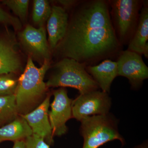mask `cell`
I'll return each mask as SVG.
<instances>
[{"label": "cell", "mask_w": 148, "mask_h": 148, "mask_svg": "<svg viewBox=\"0 0 148 148\" xmlns=\"http://www.w3.org/2000/svg\"><path fill=\"white\" fill-rule=\"evenodd\" d=\"M133 148H148V141H145L141 145L136 146Z\"/></svg>", "instance_id": "obj_24"}, {"label": "cell", "mask_w": 148, "mask_h": 148, "mask_svg": "<svg viewBox=\"0 0 148 148\" xmlns=\"http://www.w3.org/2000/svg\"><path fill=\"white\" fill-rule=\"evenodd\" d=\"M116 62L118 76L127 78L132 90L140 89L148 78V68L143 56L127 49L123 50L118 56Z\"/></svg>", "instance_id": "obj_7"}, {"label": "cell", "mask_w": 148, "mask_h": 148, "mask_svg": "<svg viewBox=\"0 0 148 148\" xmlns=\"http://www.w3.org/2000/svg\"><path fill=\"white\" fill-rule=\"evenodd\" d=\"M148 1L144 0L140 11L138 27L133 38L127 45V50L148 58Z\"/></svg>", "instance_id": "obj_14"}, {"label": "cell", "mask_w": 148, "mask_h": 148, "mask_svg": "<svg viewBox=\"0 0 148 148\" xmlns=\"http://www.w3.org/2000/svg\"><path fill=\"white\" fill-rule=\"evenodd\" d=\"M51 12V7L46 0H34L33 1L32 19L34 23L40 27L47 21Z\"/></svg>", "instance_id": "obj_17"}, {"label": "cell", "mask_w": 148, "mask_h": 148, "mask_svg": "<svg viewBox=\"0 0 148 148\" xmlns=\"http://www.w3.org/2000/svg\"><path fill=\"white\" fill-rule=\"evenodd\" d=\"M50 95H48L37 108L20 115L27 122L33 134L42 138L48 145L53 143L52 130L49 118Z\"/></svg>", "instance_id": "obj_10"}, {"label": "cell", "mask_w": 148, "mask_h": 148, "mask_svg": "<svg viewBox=\"0 0 148 148\" xmlns=\"http://www.w3.org/2000/svg\"><path fill=\"white\" fill-rule=\"evenodd\" d=\"M18 79L12 74L0 76V96L15 95Z\"/></svg>", "instance_id": "obj_19"}, {"label": "cell", "mask_w": 148, "mask_h": 148, "mask_svg": "<svg viewBox=\"0 0 148 148\" xmlns=\"http://www.w3.org/2000/svg\"><path fill=\"white\" fill-rule=\"evenodd\" d=\"M18 115L15 95L0 96V127L13 121Z\"/></svg>", "instance_id": "obj_16"}, {"label": "cell", "mask_w": 148, "mask_h": 148, "mask_svg": "<svg viewBox=\"0 0 148 148\" xmlns=\"http://www.w3.org/2000/svg\"><path fill=\"white\" fill-rule=\"evenodd\" d=\"M0 23L9 24L16 30L21 29V21L18 18L10 15L0 8Z\"/></svg>", "instance_id": "obj_20"}, {"label": "cell", "mask_w": 148, "mask_h": 148, "mask_svg": "<svg viewBox=\"0 0 148 148\" xmlns=\"http://www.w3.org/2000/svg\"><path fill=\"white\" fill-rule=\"evenodd\" d=\"M112 25L119 43L127 46L138 27L144 0H108Z\"/></svg>", "instance_id": "obj_4"}, {"label": "cell", "mask_w": 148, "mask_h": 148, "mask_svg": "<svg viewBox=\"0 0 148 148\" xmlns=\"http://www.w3.org/2000/svg\"><path fill=\"white\" fill-rule=\"evenodd\" d=\"M69 14L65 9L59 5L51 7V12L47 20V29L49 47L54 50L66 34Z\"/></svg>", "instance_id": "obj_12"}, {"label": "cell", "mask_w": 148, "mask_h": 148, "mask_svg": "<svg viewBox=\"0 0 148 148\" xmlns=\"http://www.w3.org/2000/svg\"><path fill=\"white\" fill-rule=\"evenodd\" d=\"M81 135L84 139L83 148H98L106 143L119 140L122 145L124 138L120 134L117 120L109 113L87 116L80 121Z\"/></svg>", "instance_id": "obj_5"}, {"label": "cell", "mask_w": 148, "mask_h": 148, "mask_svg": "<svg viewBox=\"0 0 148 148\" xmlns=\"http://www.w3.org/2000/svg\"><path fill=\"white\" fill-rule=\"evenodd\" d=\"M78 1L73 0H59L56 1V2L58 3L59 5L65 9L66 10L68 9H71L75 5Z\"/></svg>", "instance_id": "obj_22"}, {"label": "cell", "mask_w": 148, "mask_h": 148, "mask_svg": "<svg viewBox=\"0 0 148 148\" xmlns=\"http://www.w3.org/2000/svg\"><path fill=\"white\" fill-rule=\"evenodd\" d=\"M111 105L107 92L98 90L80 94L72 102V117L81 121L87 116L107 114Z\"/></svg>", "instance_id": "obj_6"}, {"label": "cell", "mask_w": 148, "mask_h": 148, "mask_svg": "<svg viewBox=\"0 0 148 148\" xmlns=\"http://www.w3.org/2000/svg\"><path fill=\"white\" fill-rule=\"evenodd\" d=\"M24 141L26 148H50L45 140L34 134L28 137Z\"/></svg>", "instance_id": "obj_21"}, {"label": "cell", "mask_w": 148, "mask_h": 148, "mask_svg": "<svg viewBox=\"0 0 148 148\" xmlns=\"http://www.w3.org/2000/svg\"><path fill=\"white\" fill-rule=\"evenodd\" d=\"M2 2L22 21L27 18L29 1L28 0H4Z\"/></svg>", "instance_id": "obj_18"}, {"label": "cell", "mask_w": 148, "mask_h": 148, "mask_svg": "<svg viewBox=\"0 0 148 148\" xmlns=\"http://www.w3.org/2000/svg\"><path fill=\"white\" fill-rule=\"evenodd\" d=\"M19 38L24 49L30 56L44 60H49L50 47L47 40L44 27L36 28L27 25L19 34Z\"/></svg>", "instance_id": "obj_9"}, {"label": "cell", "mask_w": 148, "mask_h": 148, "mask_svg": "<svg viewBox=\"0 0 148 148\" xmlns=\"http://www.w3.org/2000/svg\"><path fill=\"white\" fill-rule=\"evenodd\" d=\"M32 134V129L27 122L19 115L11 122L0 127V143L25 140Z\"/></svg>", "instance_id": "obj_15"}, {"label": "cell", "mask_w": 148, "mask_h": 148, "mask_svg": "<svg viewBox=\"0 0 148 148\" xmlns=\"http://www.w3.org/2000/svg\"><path fill=\"white\" fill-rule=\"evenodd\" d=\"M71 9L66 34L53 50L56 57L86 66L116 58L123 47L112 25L108 0L78 1Z\"/></svg>", "instance_id": "obj_1"}, {"label": "cell", "mask_w": 148, "mask_h": 148, "mask_svg": "<svg viewBox=\"0 0 148 148\" xmlns=\"http://www.w3.org/2000/svg\"><path fill=\"white\" fill-rule=\"evenodd\" d=\"M12 148H26L25 141L22 140L14 142Z\"/></svg>", "instance_id": "obj_23"}, {"label": "cell", "mask_w": 148, "mask_h": 148, "mask_svg": "<svg viewBox=\"0 0 148 148\" xmlns=\"http://www.w3.org/2000/svg\"><path fill=\"white\" fill-rule=\"evenodd\" d=\"M53 95L54 99L50 105L49 118L53 136H61L68 130L66 123L72 117L73 100L69 98L65 88L54 90Z\"/></svg>", "instance_id": "obj_8"}, {"label": "cell", "mask_w": 148, "mask_h": 148, "mask_svg": "<svg viewBox=\"0 0 148 148\" xmlns=\"http://www.w3.org/2000/svg\"><path fill=\"white\" fill-rule=\"evenodd\" d=\"M86 69L102 91L109 93L112 83L118 76L116 61L106 59L98 65L86 66Z\"/></svg>", "instance_id": "obj_13"}, {"label": "cell", "mask_w": 148, "mask_h": 148, "mask_svg": "<svg viewBox=\"0 0 148 148\" xmlns=\"http://www.w3.org/2000/svg\"><path fill=\"white\" fill-rule=\"evenodd\" d=\"M86 66L70 58L60 59L52 67L49 78L46 83L47 88L71 87L80 94L98 90V84L88 73Z\"/></svg>", "instance_id": "obj_3"}, {"label": "cell", "mask_w": 148, "mask_h": 148, "mask_svg": "<svg viewBox=\"0 0 148 148\" xmlns=\"http://www.w3.org/2000/svg\"><path fill=\"white\" fill-rule=\"evenodd\" d=\"M50 66L49 60H45L41 66L38 68L32 57H28L24 71L18 79L15 93L19 115L30 112L44 100L47 87L44 79Z\"/></svg>", "instance_id": "obj_2"}, {"label": "cell", "mask_w": 148, "mask_h": 148, "mask_svg": "<svg viewBox=\"0 0 148 148\" xmlns=\"http://www.w3.org/2000/svg\"><path fill=\"white\" fill-rule=\"evenodd\" d=\"M22 69L19 45L15 36L0 39V76L18 73Z\"/></svg>", "instance_id": "obj_11"}]
</instances>
